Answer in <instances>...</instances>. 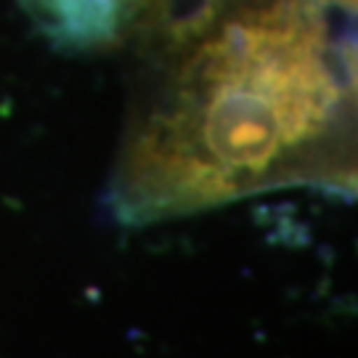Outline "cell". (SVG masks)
Segmentation results:
<instances>
[{"instance_id": "7a4b0ae2", "label": "cell", "mask_w": 358, "mask_h": 358, "mask_svg": "<svg viewBox=\"0 0 358 358\" xmlns=\"http://www.w3.org/2000/svg\"><path fill=\"white\" fill-rule=\"evenodd\" d=\"M32 22L66 51L115 43L130 27V0H22Z\"/></svg>"}, {"instance_id": "6da1fadb", "label": "cell", "mask_w": 358, "mask_h": 358, "mask_svg": "<svg viewBox=\"0 0 358 358\" xmlns=\"http://www.w3.org/2000/svg\"><path fill=\"white\" fill-rule=\"evenodd\" d=\"M353 11L247 0L178 45L117 157V223L143 229L287 186L353 194Z\"/></svg>"}, {"instance_id": "3957f363", "label": "cell", "mask_w": 358, "mask_h": 358, "mask_svg": "<svg viewBox=\"0 0 358 358\" xmlns=\"http://www.w3.org/2000/svg\"><path fill=\"white\" fill-rule=\"evenodd\" d=\"M143 3V0H130V19H133V8ZM162 6H167L173 13H178L180 19H189L196 24H207L213 22L217 13L223 11L226 0H159Z\"/></svg>"}]
</instances>
